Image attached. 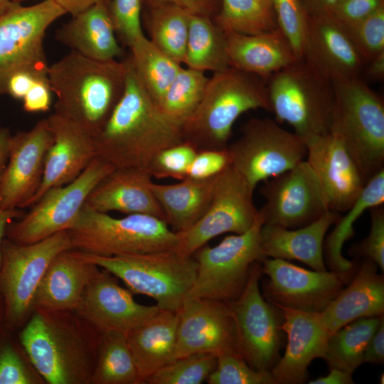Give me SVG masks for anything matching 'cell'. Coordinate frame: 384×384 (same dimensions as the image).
I'll return each instance as SVG.
<instances>
[{"label": "cell", "instance_id": "cell-1", "mask_svg": "<svg viewBox=\"0 0 384 384\" xmlns=\"http://www.w3.org/2000/svg\"><path fill=\"white\" fill-rule=\"evenodd\" d=\"M127 62L123 95L92 137L95 154L114 167L149 170L161 151L184 141L183 128L161 112L141 84L129 58Z\"/></svg>", "mask_w": 384, "mask_h": 384}, {"label": "cell", "instance_id": "cell-2", "mask_svg": "<svg viewBox=\"0 0 384 384\" xmlns=\"http://www.w3.org/2000/svg\"><path fill=\"white\" fill-rule=\"evenodd\" d=\"M127 72V60H95L70 50L48 67L54 113L95 136L123 95Z\"/></svg>", "mask_w": 384, "mask_h": 384}, {"label": "cell", "instance_id": "cell-3", "mask_svg": "<svg viewBox=\"0 0 384 384\" xmlns=\"http://www.w3.org/2000/svg\"><path fill=\"white\" fill-rule=\"evenodd\" d=\"M34 311L20 339L35 369L50 384L91 383L99 338L66 311Z\"/></svg>", "mask_w": 384, "mask_h": 384}, {"label": "cell", "instance_id": "cell-4", "mask_svg": "<svg viewBox=\"0 0 384 384\" xmlns=\"http://www.w3.org/2000/svg\"><path fill=\"white\" fill-rule=\"evenodd\" d=\"M265 81L232 66L213 73L198 107L183 126L184 141L197 151L226 149L241 114L257 109L270 112Z\"/></svg>", "mask_w": 384, "mask_h": 384}, {"label": "cell", "instance_id": "cell-5", "mask_svg": "<svg viewBox=\"0 0 384 384\" xmlns=\"http://www.w3.org/2000/svg\"><path fill=\"white\" fill-rule=\"evenodd\" d=\"M330 132L368 181L384 169V102L361 78L335 81Z\"/></svg>", "mask_w": 384, "mask_h": 384}, {"label": "cell", "instance_id": "cell-6", "mask_svg": "<svg viewBox=\"0 0 384 384\" xmlns=\"http://www.w3.org/2000/svg\"><path fill=\"white\" fill-rule=\"evenodd\" d=\"M79 252L120 279L132 294L153 298L160 309L178 311L196 277L195 258L175 249L110 257Z\"/></svg>", "mask_w": 384, "mask_h": 384}, {"label": "cell", "instance_id": "cell-7", "mask_svg": "<svg viewBox=\"0 0 384 384\" xmlns=\"http://www.w3.org/2000/svg\"><path fill=\"white\" fill-rule=\"evenodd\" d=\"M270 112L285 122L305 143L330 132L334 106L333 82L304 60L267 80Z\"/></svg>", "mask_w": 384, "mask_h": 384}, {"label": "cell", "instance_id": "cell-8", "mask_svg": "<svg viewBox=\"0 0 384 384\" xmlns=\"http://www.w3.org/2000/svg\"><path fill=\"white\" fill-rule=\"evenodd\" d=\"M74 250L100 256H119L175 249L178 234L156 217L129 214L114 218L85 205L68 230Z\"/></svg>", "mask_w": 384, "mask_h": 384}, {"label": "cell", "instance_id": "cell-9", "mask_svg": "<svg viewBox=\"0 0 384 384\" xmlns=\"http://www.w3.org/2000/svg\"><path fill=\"white\" fill-rule=\"evenodd\" d=\"M262 220L242 234L226 236L213 247L203 246L194 252L196 277L187 297L230 302L244 290L251 266L262 262L261 242ZM186 297V298H187Z\"/></svg>", "mask_w": 384, "mask_h": 384}, {"label": "cell", "instance_id": "cell-10", "mask_svg": "<svg viewBox=\"0 0 384 384\" xmlns=\"http://www.w3.org/2000/svg\"><path fill=\"white\" fill-rule=\"evenodd\" d=\"M65 11L52 0L23 6L12 1L0 14V96L14 73L29 70L48 76L46 31Z\"/></svg>", "mask_w": 384, "mask_h": 384}, {"label": "cell", "instance_id": "cell-11", "mask_svg": "<svg viewBox=\"0 0 384 384\" xmlns=\"http://www.w3.org/2000/svg\"><path fill=\"white\" fill-rule=\"evenodd\" d=\"M115 167L95 156L85 170L69 183L46 191L21 216L7 227L9 240L27 245L70 230L95 186Z\"/></svg>", "mask_w": 384, "mask_h": 384}, {"label": "cell", "instance_id": "cell-12", "mask_svg": "<svg viewBox=\"0 0 384 384\" xmlns=\"http://www.w3.org/2000/svg\"><path fill=\"white\" fill-rule=\"evenodd\" d=\"M231 165L255 190L257 184L284 173L306 159V145L294 132L270 118L254 117L240 137L227 147Z\"/></svg>", "mask_w": 384, "mask_h": 384}, {"label": "cell", "instance_id": "cell-13", "mask_svg": "<svg viewBox=\"0 0 384 384\" xmlns=\"http://www.w3.org/2000/svg\"><path fill=\"white\" fill-rule=\"evenodd\" d=\"M70 249L73 247L68 230L27 245L3 241L0 286L11 322L22 321L33 310L34 295L48 265Z\"/></svg>", "mask_w": 384, "mask_h": 384}, {"label": "cell", "instance_id": "cell-14", "mask_svg": "<svg viewBox=\"0 0 384 384\" xmlns=\"http://www.w3.org/2000/svg\"><path fill=\"white\" fill-rule=\"evenodd\" d=\"M254 189L232 166L215 180L210 203L203 216L187 230L177 233L175 250L185 256L194 252L213 238L226 233L242 234L259 216L253 202Z\"/></svg>", "mask_w": 384, "mask_h": 384}, {"label": "cell", "instance_id": "cell-15", "mask_svg": "<svg viewBox=\"0 0 384 384\" xmlns=\"http://www.w3.org/2000/svg\"><path fill=\"white\" fill-rule=\"evenodd\" d=\"M262 274V262H254L244 290L228 304L235 316L242 358L255 370L270 371L280 358L282 316L261 294Z\"/></svg>", "mask_w": 384, "mask_h": 384}, {"label": "cell", "instance_id": "cell-16", "mask_svg": "<svg viewBox=\"0 0 384 384\" xmlns=\"http://www.w3.org/2000/svg\"><path fill=\"white\" fill-rule=\"evenodd\" d=\"M260 193L265 198L258 210L263 224L298 228L329 211L319 181L306 159L264 181Z\"/></svg>", "mask_w": 384, "mask_h": 384}, {"label": "cell", "instance_id": "cell-17", "mask_svg": "<svg viewBox=\"0 0 384 384\" xmlns=\"http://www.w3.org/2000/svg\"><path fill=\"white\" fill-rule=\"evenodd\" d=\"M177 314L174 360L195 353L242 358L235 316L228 302L187 297Z\"/></svg>", "mask_w": 384, "mask_h": 384}, {"label": "cell", "instance_id": "cell-18", "mask_svg": "<svg viewBox=\"0 0 384 384\" xmlns=\"http://www.w3.org/2000/svg\"><path fill=\"white\" fill-rule=\"evenodd\" d=\"M268 277L265 298L273 305L321 313L336 298L349 277L334 272L309 270L279 258L262 262Z\"/></svg>", "mask_w": 384, "mask_h": 384}, {"label": "cell", "instance_id": "cell-19", "mask_svg": "<svg viewBox=\"0 0 384 384\" xmlns=\"http://www.w3.org/2000/svg\"><path fill=\"white\" fill-rule=\"evenodd\" d=\"M53 134L46 118L29 130L11 134L8 161L0 178V206L6 210L27 208L43 179Z\"/></svg>", "mask_w": 384, "mask_h": 384}, {"label": "cell", "instance_id": "cell-20", "mask_svg": "<svg viewBox=\"0 0 384 384\" xmlns=\"http://www.w3.org/2000/svg\"><path fill=\"white\" fill-rule=\"evenodd\" d=\"M306 157L314 171L329 211L346 212L367 181L341 140L329 133L306 143Z\"/></svg>", "mask_w": 384, "mask_h": 384}, {"label": "cell", "instance_id": "cell-21", "mask_svg": "<svg viewBox=\"0 0 384 384\" xmlns=\"http://www.w3.org/2000/svg\"><path fill=\"white\" fill-rule=\"evenodd\" d=\"M116 277L102 269L85 289L76 308L78 314L99 333L127 334L160 309L135 302L132 292L121 287Z\"/></svg>", "mask_w": 384, "mask_h": 384}, {"label": "cell", "instance_id": "cell-22", "mask_svg": "<svg viewBox=\"0 0 384 384\" xmlns=\"http://www.w3.org/2000/svg\"><path fill=\"white\" fill-rule=\"evenodd\" d=\"M274 306L282 316V329L287 336L284 354L270 370L274 384L304 383L311 362L324 358L331 334L320 313Z\"/></svg>", "mask_w": 384, "mask_h": 384}, {"label": "cell", "instance_id": "cell-23", "mask_svg": "<svg viewBox=\"0 0 384 384\" xmlns=\"http://www.w3.org/2000/svg\"><path fill=\"white\" fill-rule=\"evenodd\" d=\"M302 60L331 82L361 78L366 65L346 28L331 14L309 16Z\"/></svg>", "mask_w": 384, "mask_h": 384}, {"label": "cell", "instance_id": "cell-24", "mask_svg": "<svg viewBox=\"0 0 384 384\" xmlns=\"http://www.w3.org/2000/svg\"><path fill=\"white\" fill-rule=\"evenodd\" d=\"M46 120L53 140L46 156L41 184L28 207L49 188L75 180L96 156L92 137L80 126L54 112Z\"/></svg>", "mask_w": 384, "mask_h": 384}, {"label": "cell", "instance_id": "cell-25", "mask_svg": "<svg viewBox=\"0 0 384 384\" xmlns=\"http://www.w3.org/2000/svg\"><path fill=\"white\" fill-rule=\"evenodd\" d=\"M152 181L148 169L115 167L92 190L85 205L98 212L145 214L166 222L163 210L152 192Z\"/></svg>", "mask_w": 384, "mask_h": 384}, {"label": "cell", "instance_id": "cell-26", "mask_svg": "<svg viewBox=\"0 0 384 384\" xmlns=\"http://www.w3.org/2000/svg\"><path fill=\"white\" fill-rule=\"evenodd\" d=\"M99 271L98 266L85 260L77 250L60 252L41 280L33 309L75 311L85 289Z\"/></svg>", "mask_w": 384, "mask_h": 384}, {"label": "cell", "instance_id": "cell-27", "mask_svg": "<svg viewBox=\"0 0 384 384\" xmlns=\"http://www.w3.org/2000/svg\"><path fill=\"white\" fill-rule=\"evenodd\" d=\"M327 211L316 220L298 228L262 224L260 242L266 258L297 260L316 271H326L324 255L325 235L340 218Z\"/></svg>", "mask_w": 384, "mask_h": 384}, {"label": "cell", "instance_id": "cell-28", "mask_svg": "<svg viewBox=\"0 0 384 384\" xmlns=\"http://www.w3.org/2000/svg\"><path fill=\"white\" fill-rule=\"evenodd\" d=\"M377 265L364 259L351 284L321 311L330 334L360 318L384 314V277Z\"/></svg>", "mask_w": 384, "mask_h": 384}, {"label": "cell", "instance_id": "cell-29", "mask_svg": "<svg viewBox=\"0 0 384 384\" xmlns=\"http://www.w3.org/2000/svg\"><path fill=\"white\" fill-rule=\"evenodd\" d=\"M111 0H103L59 28L55 39L85 57L95 60L117 59L123 53L116 38L109 11Z\"/></svg>", "mask_w": 384, "mask_h": 384}, {"label": "cell", "instance_id": "cell-30", "mask_svg": "<svg viewBox=\"0 0 384 384\" xmlns=\"http://www.w3.org/2000/svg\"><path fill=\"white\" fill-rule=\"evenodd\" d=\"M225 33L230 66L266 81L274 73L297 61L289 43L277 28L255 34Z\"/></svg>", "mask_w": 384, "mask_h": 384}, {"label": "cell", "instance_id": "cell-31", "mask_svg": "<svg viewBox=\"0 0 384 384\" xmlns=\"http://www.w3.org/2000/svg\"><path fill=\"white\" fill-rule=\"evenodd\" d=\"M178 321L177 311L159 309L125 334L144 383L155 371L174 361Z\"/></svg>", "mask_w": 384, "mask_h": 384}, {"label": "cell", "instance_id": "cell-32", "mask_svg": "<svg viewBox=\"0 0 384 384\" xmlns=\"http://www.w3.org/2000/svg\"><path fill=\"white\" fill-rule=\"evenodd\" d=\"M217 176L205 179L186 178L174 184L152 181V192L163 210L166 223L173 231L179 233L187 230L206 213Z\"/></svg>", "mask_w": 384, "mask_h": 384}, {"label": "cell", "instance_id": "cell-33", "mask_svg": "<svg viewBox=\"0 0 384 384\" xmlns=\"http://www.w3.org/2000/svg\"><path fill=\"white\" fill-rule=\"evenodd\" d=\"M384 202V169L373 175L366 183L353 204L340 216L335 227L324 242V255L331 271L349 277L355 265L342 255L344 243L354 235V224L362 214Z\"/></svg>", "mask_w": 384, "mask_h": 384}, {"label": "cell", "instance_id": "cell-34", "mask_svg": "<svg viewBox=\"0 0 384 384\" xmlns=\"http://www.w3.org/2000/svg\"><path fill=\"white\" fill-rule=\"evenodd\" d=\"M183 64L213 73L230 67L225 33L212 18L190 14Z\"/></svg>", "mask_w": 384, "mask_h": 384}, {"label": "cell", "instance_id": "cell-35", "mask_svg": "<svg viewBox=\"0 0 384 384\" xmlns=\"http://www.w3.org/2000/svg\"><path fill=\"white\" fill-rule=\"evenodd\" d=\"M144 21L150 40L176 62L183 64L191 14L169 3L144 6Z\"/></svg>", "mask_w": 384, "mask_h": 384}, {"label": "cell", "instance_id": "cell-36", "mask_svg": "<svg viewBox=\"0 0 384 384\" xmlns=\"http://www.w3.org/2000/svg\"><path fill=\"white\" fill-rule=\"evenodd\" d=\"M91 383H144L124 334L114 331L100 333Z\"/></svg>", "mask_w": 384, "mask_h": 384}, {"label": "cell", "instance_id": "cell-37", "mask_svg": "<svg viewBox=\"0 0 384 384\" xmlns=\"http://www.w3.org/2000/svg\"><path fill=\"white\" fill-rule=\"evenodd\" d=\"M130 63L151 99L159 103L164 95L182 68L144 36L129 47Z\"/></svg>", "mask_w": 384, "mask_h": 384}, {"label": "cell", "instance_id": "cell-38", "mask_svg": "<svg viewBox=\"0 0 384 384\" xmlns=\"http://www.w3.org/2000/svg\"><path fill=\"white\" fill-rule=\"evenodd\" d=\"M380 318V316L360 318L331 334L323 358L329 368L353 374L364 363L366 346L378 326Z\"/></svg>", "mask_w": 384, "mask_h": 384}, {"label": "cell", "instance_id": "cell-39", "mask_svg": "<svg viewBox=\"0 0 384 384\" xmlns=\"http://www.w3.org/2000/svg\"><path fill=\"white\" fill-rule=\"evenodd\" d=\"M213 19L225 32L255 34L277 28L270 0H220Z\"/></svg>", "mask_w": 384, "mask_h": 384}, {"label": "cell", "instance_id": "cell-40", "mask_svg": "<svg viewBox=\"0 0 384 384\" xmlns=\"http://www.w3.org/2000/svg\"><path fill=\"white\" fill-rule=\"evenodd\" d=\"M208 79L205 72L182 67L158 107L166 117L183 128L198 107Z\"/></svg>", "mask_w": 384, "mask_h": 384}, {"label": "cell", "instance_id": "cell-41", "mask_svg": "<svg viewBox=\"0 0 384 384\" xmlns=\"http://www.w3.org/2000/svg\"><path fill=\"white\" fill-rule=\"evenodd\" d=\"M217 365V356L195 353L174 359L151 374L149 384H201L207 380Z\"/></svg>", "mask_w": 384, "mask_h": 384}, {"label": "cell", "instance_id": "cell-42", "mask_svg": "<svg viewBox=\"0 0 384 384\" xmlns=\"http://www.w3.org/2000/svg\"><path fill=\"white\" fill-rule=\"evenodd\" d=\"M277 28L289 43L297 60L303 58L309 15L301 0H270Z\"/></svg>", "mask_w": 384, "mask_h": 384}, {"label": "cell", "instance_id": "cell-43", "mask_svg": "<svg viewBox=\"0 0 384 384\" xmlns=\"http://www.w3.org/2000/svg\"><path fill=\"white\" fill-rule=\"evenodd\" d=\"M209 384H274L271 372L251 368L240 356H217V365L206 380Z\"/></svg>", "mask_w": 384, "mask_h": 384}, {"label": "cell", "instance_id": "cell-44", "mask_svg": "<svg viewBox=\"0 0 384 384\" xmlns=\"http://www.w3.org/2000/svg\"><path fill=\"white\" fill-rule=\"evenodd\" d=\"M344 27L366 64L384 50V6Z\"/></svg>", "mask_w": 384, "mask_h": 384}, {"label": "cell", "instance_id": "cell-45", "mask_svg": "<svg viewBox=\"0 0 384 384\" xmlns=\"http://www.w3.org/2000/svg\"><path fill=\"white\" fill-rule=\"evenodd\" d=\"M196 152V149L186 141L163 149L149 166L152 178L184 179Z\"/></svg>", "mask_w": 384, "mask_h": 384}, {"label": "cell", "instance_id": "cell-46", "mask_svg": "<svg viewBox=\"0 0 384 384\" xmlns=\"http://www.w3.org/2000/svg\"><path fill=\"white\" fill-rule=\"evenodd\" d=\"M143 0H111L110 16L115 33L127 46L145 36L142 27Z\"/></svg>", "mask_w": 384, "mask_h": 384}, {"label": "cell", "instance_id": "cell-47", "mask_svg": "<svg viewBox=\"0 0 384 384\" xmlns=\"http://www.w3.org/2000/svg\"><path fill=\"white\" fill-rule=\"evenodd\" d=\"M370 228L367 237L353 246L351 254L374 262L384 270V208L378 206L371 208Z\"/></svg>", "mask_w": 384, "mask_h": 384}, {"label": "cell", "instance_id": "cell-48", "mask_svg": "<svg viewBox=\"0 0 384 384\" xmlns=\"http://www.w3.org/2000/svg\"><path fill=\"white\" fill-rule=\"evenodd\" d=\"M230 165L231 159L227 148L199 150L192 161L186 178L205 179L213 177Z\"/></svg>", "mask_w": 384, "mask_h": 384}, {"label": "cell", "instance_id": "cell-49", "mask_svg": "<svg viewBox=\"0 0 384 384\" xmlns=\"http://www.w3.org/2000/svg\"><path fill=\"white\" fill-rule=\"evenodd\" d=\"M38 380L10 345L0 349V384H34Z\"/></svg>", "mask_w": 384, "mask_h": 384}, {"label": "cell", "instance_id": "cell-50", "mask_svg": "<svg viewBox=\"0 0 384 384\" xmlns=\"http://www.w3.org/2000/svg\"><path fill=\"white\" fill-rule=\"evenodd\" d=\"M384 6V0H341L331 15L343 26L355 23Z\"/></svg>", "mask_w": 384, "mask_h": 384}, {"label": "cell", "instance_id": "cell-51", "mask_svg": "<svg viewBox=\"0 0 384 384\" xmlns=\"http://www.w3.org/2000/svg\"><path fill=\"white\" fill-rule=\"evenodd\" d=\"M52 92L48 77L38 80L21 100L24 111L30 113L49 111Z\"/></svg>", "mask_w": 384, "mask_h": 384}, {"label": "cell", "instance_id": "cell-52", "mask_svg": "<svg viewBox=\"0 0 384 384\" xmlns=\"http://www.w3.org/2000/svg\"><path fill=\"white\" fill-rule=\"evenodd\" d=\"M169 3L177 5L191 14L213 18L219 11L220 0H143L144 6Z\"/></svg>", "mask_w": 384, "mask_h": 384}, {"label": "cell", "instance_id": "cell-53", "mask_svg": "<svg viewBox=\"0 0 384 384\" xmlns=\"http://www.w3.org/2000/svg\"><path fill=\"white\" fill-rule=\"evenodd\" d=\"M46 78H48V76L41 75L29 70L16 72L9 77L6 83V94L14 99L22 100L38 80Z\"/></svg>", "mask_w": 384, "mask_h": 384}, {"label": "cell", "instance_id": "cell-54", "mask_svg": "<svg viewBox=\"0 0 384 384\" xmlns=\"http://www.w3.org/2000/svg\"><path fill=\"white\" fill-rule=\"evenodd\" d=\"M364 363H383L384 361V317L380 316V322L370 338L365 352Z\"/></svg>", "mask_w": 384, "mask_h": 384}, {"label": "cell", "instance_id": "cell-55", "mask_svg": "<svg viewBox=\"0 0 384 384\" xmlns=\"http://www.w3.org/2000/svg\"><path fill=\"white\" fill-rule=\"evenodd\" d=\"M341 0H301L309 16L331 14Z\"/></svg>", "mask_w": 384, "mask_h": 384}, {"label": "cell", "instance_id": "cell-56", "mask_svg": "<svg viewBox=\"0 0 384 384\" xmlns=\"http://www.w3.org/2000/svg\"><path fill=\"white\" fill-rule=\"evenodd\" d=\"M21 3L26 0H11ZM60 6L66 14L74 16L103 0H52Z\"/></svg>", "mask_w": 384, "mask_h": 384}, {"label": "cell", "instance_id": "cell-57", "mask_svg": "<svg viewBox=\"0 0 384 384\" xmlns=\"http://www.w3.org/2000/svg\"><path fill=\"white\" fill-rule=\"evenodd\" d=\"M352 375L346 371L331 368L329 373L309 382V384H352L354 383Z\"/></svg>", "mask_w": 384, "mask_h": 384}, {"label": "cell", "instance_id": "cell-58", "mask_svg": "<svg viewBox=\"0 0 384 384\" xmlns=\"http://www.w3.org/2000/svg\"><path fill=\"white\" fill-rule=\"evenodd\" d=\"M368 80H381L384 78V50L366 64L363 73Z\"/></svg>", "mask_w": 384, "mask_h": 384}, {"label": "cell", "instance_id": "cell-59", "mask_svg": "<svg viewBox=\"0 0 384 384\" xmlns=\"http://www.w3.org/2000/svg\"><path fill=\"white\" fill-rule=\"evenodd\" d=\"M21 209L6 210L0 206V267L2 259V244L4 235L6 232L8 225L16 218L22 216Z\"/></svg>", "mask_w": 384, "mask_h": 384}, {"label": "cell", "instance_id": "cell-60", "mask_svg": "<svg viewBox=\"0 0 384 384\" xmlns=\"http://www.w3.org/2000/svg\"><path fill=\"white\" fill-rule=\"evenodd\" d=\"M11 137L7 128L0 127V178L8 161Z\"/></svg>", "mask_w": 384, "mask_h": 384}, {"label": "cell", "instance_id": "cell-61", "mask_svg": "<svg viewBox=\"0 0 384 384\" xmlns=\"http://www.w3.org/2000/svg\"><path fill=\"white\" fill-rule=\"evenodd\" d=\"M11 3V0H0V14L9 7Z\"/></svg>", "mask_w": 384, "mask_h": 384}, {"label": "cell", "instance_id": "cell-62", "mask_svg": "<svg viewBox=\"0 0 384 384\" xmlns=\"http://www.w3.org/2000/svg\"><path fill=\"white\" fill-rule=\"evenodd\" d=\"M0 127H1V126H0Z\"/></svg>", "mask_w": 384, "mask_h": 384}]
</instances>
